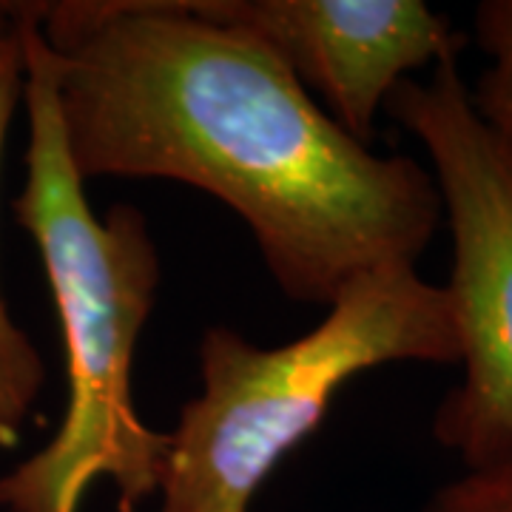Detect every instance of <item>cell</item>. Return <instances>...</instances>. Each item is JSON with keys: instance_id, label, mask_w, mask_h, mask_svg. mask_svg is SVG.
Listing matches in <instances>:
<instances>
[{"instance_id": "6da1fadb", "label": "cell", "mask_w": 512, "mask_h": 512, "mask_svg": "<svg viewBox=\"0 0 512 512\" xmlns=\"http://www.w3.org/2000/svg\"><path fill=\"white\" fill-rule=\"evenodd\" d=\"M66 154L89 180H171L248 225L276 288L328 308L416 262L441 225L430 168L353 140L279 57L194 0L37 3Z\"/></svg>"}, {"instance_id": "3957f363", "label": "cell", "mask_w": 512, "mask_h": 512, "mask_svg": "<svg viewBox=\"0 0 512 512\" xmlns=\"http://www.w3.org/2000/svg\"><path fill=\"white\" fill-rule=\"evenodd\" d=\"M197 353L202 390L168 430L160 512H251L345 384L399 362L458 365L461 345L447 288L416 262H390L353 276L325 319L285 345L211 325Z\"/></svg>"}, {"instance_id": "7a4b0ae2", "label": "cell", "mask_w": 512, "mask_h": 512, "mask_svg": "<svg viewBox=\"0 0 512 512\" xmlns=\"http://www.w3.org/2000/svg\"><path fill=\"white\" fill-rule=\"evenodd\" d=\"M23 106L29 120L26 180L12 202L35 242L55 299L66 410L46 447L0 476L9 512H80L94 481H109L117 512L157 495L168 433L134 407L131 365L160 291L163 265L146 214L117 202L97 217L66 154L55 72L37 26V3H20Z\"/></svg>"}, {"instance_id": "5b68a950", "label": "cell", "mask_w": 512, "mask_h": 512, "mask_svg": "<svg viewBox=\"0 0 512 512\" xmlns=\"http://www.w3.org/2000/svg\"><path fill=\"white\" fill-rule=\"evenodd\" d=\"M202 18L262 40L330 120L373 146L376 117L413 72L461 49L424 0H194Z\"/></svg>"}, {"instance_id": "52a82bcc", "label": "cell", "mask_w": 512, "mask_h": 512, "mask_svg": "<svg viewBox=\"0 0 512 512\" xmlns=\"http://www.w3.org/2000/svg\"><path fill=\"white\" fill-rule=\"evenodd\" d=\"M473 37L487 66L470 86V103L512 151V0H481L473 12Z\"/></svg>"}, {"instance_id": "9c48e42d", "label": "cell", "mask_w": 512, "mask_h": 512, "mask_svg": "<svg viewBox=\"0 0 512 512\" xmlns=\"http://www.w3.org/2000/svg\"><path fill=\"white\" fill-rule=\"evenodd\" d=\"M20 3H0V43L18 32Z\"/></svg>"}, {"instance_id": "ba28073f", "label": "cell", "mask_w": 512, "mask_h": 512, "mask_svg": "<svg viewBox=\"0 0 512 512\" xmlns=\"http://www.w3.org/2000/svg\"><path fill=\"white\" fill-rule=\"evenodd\" d=\"M419 512H512V444L476 464H464Z\"/></svg>"}, {"instance_id": "277c9868", "label": "cell", "mask_w": 512, "mask_h": 512, "mask_svg": "<svg viewBox=\"0 0 512 512\" xmlns=\"http://www.w3.org/2000/svg\"><path fill=\"white\" fill-rule=\"evenodd\" d=\"M382 111L430 157L453 239L444 288L464 373L444 393L430 430L464 467L512 444V151L473 109L458 52L441 57L430 80H402Z\"/></svg>"}, {"instance_id": "8992f818", "label": "cell", "mask_w": 512, "mask_h": 512, "mask_svg": "<svg viewBox=\"0 0 512 512\" xmlns=\"http://www.w3.org/2000/svg\"><path fill=\"white\" fill-rule=\"evenodd\" d=\"M23 103V49L18 32L0 43V163L6 137ZM46 384V365L29 333L12 319L0 285V447L9 450L23 436L26 421L35 413L37 399Z\"/></svg>"}]
</instances>
